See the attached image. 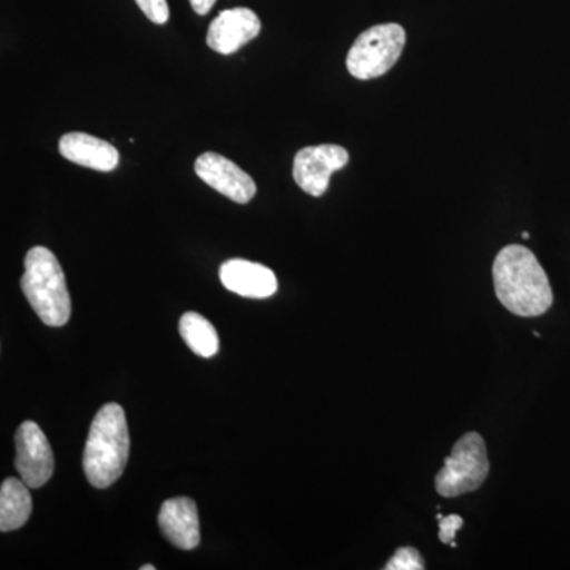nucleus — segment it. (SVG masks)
<instances>
[{"label":"nucleus","mask_w":570,"mask_h":570,"mask_svg":"<svg viewBox=\"0 0 570 570\" xmlns=\"http://www.w3.org/2000/svg\"><path fill=\"white\" fill-rule=\"evenodd\" d=\"M494 291L501 305L520 317H539L553 305L546 269L528 247L505 246L494 258Z\"/></svg>","instance_id":"1"},{"label":"nucleus","mask_w":570,"mask_h":570,"mask_svg":"<svg viewBox=\"0 0 570 570\" xmlns=\"http://www.w3.org/2000/svg\"><path fill=\"white\" fill-rule=\"evenodd\" d=\"M130 438L126 412L119 404H105L92 420L82 468L94 489H108L126 469Z\"/></svg>","instance_id":"2"},{"label":"nucleus","mask_w":570,"mask_h":570,"mask_svg":"<svg viewBox=\"0 0 570 570\" xmlns=\"http://www.w3.org/2000/svg\"><path fill=\"white\" fill-rule=\"evenodd\" d=\"M22 294L48 326H62L70 321L71 299L66 276L58 257L43 246H36L26 254Z\"/></svg>","instance_id":"3"},{"label":"nucleus","mask_w":570,"mask_h":570,"mask_svg":"<svg viewBox=\"0 0 570 570\" xmlns=\"http://www.w3.org/2000/svg\"><path fill=\"white\" fill-rule=\"evenodd\" d=\"M406 31L395 22L377 24L360 33L347 55V70L356 80L382 77L401 58Z\"/></svg>","instance_id":"4"},{"label":"nucleus","mask_w":570,"mask_h":570,"mask_svg":"<svg viewBox=\"0 0 570 570\" xmlns=\"http://www.w3.org/2000/svg\"><path fill=\"white\" fill-rule=\"evenodd\" d=\"M487 444L479 433H466L453 445L452 455L436 475V491L444 498H456L479 490L489 478Z\"/></svg>","instance_id":"5"},{"label":"nucleus","mask_w":570,"mask_h":570,"mask_svg":"<svg viewBox=\"0 0 570 570\" xmlns=\"http://www.w3.org/2000/svg\"><path fill=\"white\" fill-rule=\"evenodd\" d=\"M348 153L340 145L307 146L295 154L294 179L299 189L313 197H322L335 171L346 167Z\"/></svg>","instance_id":"6"},{"label":"nucleus","mask_w":570,"mask_h":570,"mask_svg":"<svg viewBox=\"0 0 570 570\" xmlns=\"http://www.w3.org/2000/svg\"><path fill=\"white\" fill-rule=\"evenodd\" d=\"M17 468L29 489H41L55 472V455L47 436L33 422H24L17 431Z\"/></svg>","instance_id":"7"},{"label":"nucleus","mask_w":570,"mask_h":570,"mask_svg":"<svg viewBox=\"0 0 570 570\" xmlns=\"http://www.w3.org/2000/svg\"><path fill=\"white\" fill-rule=\"evenodd\" d=\"M195 174L209 187L239 205L253 200L257 186L243 168L216 153H204L195 160Z\"/></svg>","instance_id":"8"},{"label":"nucleus","mask_w":570,"mask_h":570,"mask_svg":"<svg viewBox=\"0 0 570 570\" xmlns=\"http://www.w3.org/2000/svg\"><path fill=\"white\" fill-rule=\"evenodd\" d=\"M261 32L262 21L255 11L246 7H236L220 11L214 18L206 33V45L219 55H234Z\"/></svg>","instance_id":"9"},{"label":"nucleus","mask_w":570,"mask_h":570,"mask_svg":"<svg viewBox=\"0 0 570 570\" xmlns=\"http://www.w3.org/2000/svg\"><path fill=\"white\" fill-rule=\"evenodd\" d=\"M220 283L227 291L246 298H269L277 292V279L268 266L230 258L219 269Z\"/></svg>","instance_id":"10"},{"label":"nucleus","mask_w":570,"mask_h":570,"mask_svg":"<svg viewBox=\"0 0 570 570\" xmlns=\"http://www.w3.org/2000/svg\"><path fill=\"white\" fill-rule=\"evenodd\" d=\"M157 520L168 542L181 550L197 549L200 543V521L193 499H167Z\"/></svg>","instance_id":"11"},{"label":"nucleus","mask_w":570,"mask_h":570,"mask_svg":"<svg viewBox=\"0 0 570 570\" xmlns=\"http://www.w3.org/2000/svg\"><path fill=\"white\" fill-rule=\"evenodd\" d=\"M59 153L63 159L91 168V170L108 171L115 170L119 164V151L111 142L100 140L89 134L70 132L62 135L59 140Z\"/></svg>","instance_id":"12"},{"label":"nucleus","mask_w":570,"mask_h":570,"mask_svg":"<svg viewBox=\"0 0 570 570\" xmlns=\"http://www.w3.org/2000/svg\"><path fill=\"white\" fill-rule=\"evenodd\" d=\"M32 508L31 491L24 480H3L0 489V531L20 530L31 519Z\"/></svg>","instance_id":"13"},{"label":"nucleus","mask_w":570,"mask_h":570,"mask_svg":"<svg viewBox=\"0 0 570 570\" xmlns=\"http://www.w3.org/2000/svg\"><path fill=\"white\" fill-rule=\"evenodd\" d=\"M179 333L190 351L204 358H212L219 352V336L212 322L197 313H186L179 321Z\"/></svg>","instance_id":"14"},{"label":"nucleus","mask_w":570,"mask_h":570,"mask_svg":"<svg viewBox=\"0 0 570 570\" xmlns=\"http://www.w3.org/2000/svg\"><path fill=\"white\" fill-rule=\"evenodd\" d=\"M384 569L423 570L425 569V562H423V558L420 557L419 550H415L414 547H403V549H397L395 551V554L390 558Z\"/></svg>","instance_id":"15"},{"label":"nucleus","mask_w":570,"mask_h":570,"mask_svg":"<svg viewBox=\"0 0 570 570\" xmlns=\"http://www.w3.org/2000/svg\"><path fill=\"white\" fill-rule=\"evenodd\" d=\"M145 17L156 24H165L170 18L167 0H135Z\"/></svg>","instance_id":"16"},{"label":"nucleus","mask_w":570,"mask_h":570,"mask_svg":"<svg viewBox=\"0 0 570 570\" xmlns=\"http://www.w3.org/2000/svg\"><path fill=\"white\" fill-rule=\"evenodd\" d=\"M439 523V539L442 543H449L453 549H456V532L464 527V520L460 515L442 517L438 515Z\"/></svg>","instance_id":"17"},{"label":"nucleus","mask_w":570,"mask_h":570,"mask_svg":"<svg viewBox=\"0 0 570 570\" xmlns=\"http://www.w3.org/2000/svg\"><path fill=\"white\" fill-rule=\"evenodd\" d=\"M190 6H193V10L195 13L200 14V17H205V14L209 13V10L213 9L216 0H189Z\"/></svg>","instance_id":"18"},{"label":"nucleus","mask_w":570,"mask_h":570,"mask_svg":"<svg viewBox=\"0 0 570 570\" xmlns=\"http://www.w3.org/2000/svg\"><path fill=\"white\" fill-rule=\"evenodd\" d=\"M156 568H154V566H149V564H146V566H142L141 570H154Z\"/></svg>","instance_id":"19"},{"label":"nucleus","mask_w":570,"mask_h":570,"mask_svg":"<svg viewBox=\"0 0 570 570\" xmlns=\"http://www.w3.org/2000/svg\"><path fill=\"white\" fill-rule=\"evenodd\" d=\"M521 236H523V239H530V234H528V232H524Z\"/></svg>","instance_id":"20"}]
</instances>
